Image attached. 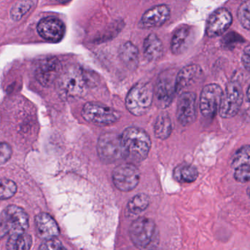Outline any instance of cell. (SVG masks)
I'll list each match as a JSON object with an SVG mask.
<instances>
[{"instance_id":"obj_1","label":"cell","mask_w":250,"mask_h":250,"mask_svg":"<svg viewBox=\"0 0 250 250\" xmlns=\"http://www.w3.org/2000/svg\"><path fill=\"white\" fill-rule=\"evenodd\" d=\"M124 159L130 162H141L147 158L151 147L147 133L137 127L126 128L121 135Z\"/></svg>"},{"instance_id":"obj_2","label":"cell","mask_w":250,"mask_h":250,"mask_svg":"<svg viewBox=\"0 0 250 250\" xmlns=\"http://www.w3.org/2000/svg\"><path fill=\"white\" fill-rule=\"evenodd\" d=\"M129 236L134 245L141 250L156 248L159 242L157 225L150 218L136 219L129 228Z\"/></svg>"},{"instance_id":"obj_3","label":"cell","mask_w":250,"mask_h":250,"mask_svg":"<svg viewBox=\"0 0 250 250\" xmlns=\"http://www.w3.org/2000/svg\"><path fill=\"white\" fill-rule=\"evenodd\" d=\"M57 80L60 95L65 99L80 97L85 93L87 81L80 67H68L60 74Z\"/></svg>"},{"instance_id":"obj_4","label":"cell","mask_w":250,"mask_h":250,"mask_svg":"<svg viewBox=\"0 0 250 250\" xmlns=\"http://www.w3.org/2000/svg\"><path fill=\"white\" fill-rule=\"evenodd\" d=\"M29 216L27 212L17 206H9L2 212L0 220V238L5 235L11 236L21 235L27 232Z\"/></svg>"},{"instance_id":"obj_5","label":"cell","mask_w":250,"mask_h":250,"mask_svg":"<svg viewBox=\"0 0 250 250\" xmlns=\"http://www.w3.org/2000/svg\"><path fill=\"white\" fill-rule=\"evenodd\" d=\"M154 98V88L150 83H138L128 92L125 106L135 116L145 115L151 106Z\"/></svg>"},{"instance_id":"obj_6","label":"cell","mask_w":250,"mask_h":250,"mask_svg":"<svg viewBox=\"0 0 250 250\" xmlns=\"http://www.w3.org/2000/svg\"><path fill=\"white\" fill-rule=\"evenodd\" d=\"M82 115L87 122L99 126L115 124L121 118V113L106 105L96 102H88L83 108Z\"/></svg>"},{"instance_id":"obj_7","label":"cell","mask_w":250,"mask_h":250,"mask_svg":"<svg viewBox=\"0 0 250 250\" xmlns=\"http://www.w3.org/2000/svg\"><path fill=\"white\" fill-rule=\"evenodd\" d=\"M244 100L242 87L238 81H231L222 93L219 115L223 118H231L239 112Z\"/></svg>"},{"instance_id":"obj_8","label":"cell","mask_w":250,"mask_h":250,"mask_svg":"<svg viewBox=\"0 0 250 250\" xmlns=\"http://www.w3.org/2000/svg\"><path fill=\"white\" fill-rule=\"evenodd\" d=\"M97 152L101 160L105 163H114L124 159L121 135L113 132L102 134L98 140Z\"/></svg>"},{"instance_id":"obj_9","label":"cell","mask_w":250,"mask_h":250,"mask_svg":"<svg viewBox=\"0 0 250 250\" xmlns=\"http://www.w3.org/2000/svg\"><path fill=\"white\" fill-rule=\"evenodd\" d=\"M176 75L175 70H169L162 73L158 78L154 88V96L159 107L167 108L172 103L176 93Z\"/></svg>"},{"instance_id":"obj_10","label":"cell","mask_w":250,"mask_h":250,"mask_svg":"<svg viewBox=\"0 0 250 250\" xmlns=\"http://www.w3.org/2000/svg\"><path fill=\"white\" fill-rule=\"evenodd\" d=\"M140 180V171L131 162L118 165L112 172L114 185L121 191H132L138 185Z\"/></svg>"},{"instance_id":"obj_11","label":"cell","mask_w":250,"mask_h":250,"mask_svg":"<svg viewBox=\"0 0 250 250\" xmlns=\"http://www.w3.org/2000/svg\"><path fill=\"white\" fill-rule=\"evenodd\" d=\"M223 90L216 84H207L200 94V110L205 118H212L216 115L220 106Z\"/></svg>"},{"instance_id":"obj_12","label":"cell","mask_w":250,"mask_h":250,"mask_svg":"<svg viewBox=\"0 0 250 250\" xmlns=\"http://www.w3.org/2000/svg\"><path fill=\"white\" fill-rule=\"evenodd\" d=\"M197 118V98L192 92L181 93L177 105V118L183 126H188Z\"/></svg>"},{"instance_id":"obj_13","label":"cell","mask_w":250,"mask_h":250,"mask_svg":"<svg viewBox=\"0 0 250 250\" xmlns=\"http://www.w3.org/2000/svg\"><path fill=\"white\" fill-rule=\"evenodd\" d=\"M41 37L47 42L58 43L63 39L65 27L62 21L54 17L42 19L37 26Z\"/></svg>"},{"instance_id":"obj_14","label":"cell","mask_w":250,"mask_h":250,"mask_svg":"<svg viewBox=\"0 0 250 250\" xmlns=\"http://www.w3.org/2000/svg\"><path fill=\"white\" fill-rule=\"evenodd\" d=\"M230 13L225 8L216 10L209 17L206 24V34L209 38H216L223 34L232 24Z\"/></svg>"},{"instance_id":"obj_15","label":"cell","mask_w":250,"mask_h":250,"mask_svg":"<svg viewBox=\"0 0 250 250\" xmlns=\"http://www.w3.org/2000/svg\"><path fill=\"white\" fill-rule=\"evenodd\" d=\"M170 8L159 5L147 10L140 20L139 27L143 29L155 28L163 25L170 17Z\"/></svg>"},{"instance_id":"obj_16","label":"cell","mask_w":250,"mask_h":250,"mask_svg":"<svg viewBox=\"0 0 250 250\" xmlns=\"http://www.w3.org/2000/svg\"><path fill=\"white\" fill-rule=\"evenodd\" d=\"M61 73L59 61L55 58L42 60L38 64L36 69L38 81L46 87L58 80Z\"/></svg>"},{"instance_id":"obj_17","label":"cell","mask_w":250,"mask_h":250,"mask_svg":"<svg viewBox=\"0 0 250 250\" xmlns=\"http://www.w3.org/2000/svg\"><path fill=\"white\" fill-rule=\"evenodd\" d=\"M36 230L43 239L56 238L59 235L60 229L56 221L47 213H41L36 217Z\"/></svg>"},{"instance_id":"obj_18","label":"cell","mask_w":250,"mask_h":250,"mask_svg":"<svg viewBox=\"0 0 250 250\" xmlns=\"http://www.w3.org/2000/svg\"><path fill=\"white\" fill-rule=\"evenodd\" d=\"M202 75H203V70L199 65L192 64V65L184 67L176 75V81H175L176 93H179L186 87L191 85Z\"/></svg>"},{"instance_id":"obj_19","label":"cell","mask_w":250,"mask_h":250,"mask_svg":"<svg viewBox=\"0 0 250 250\" xmlns=\"http://www.w3.org/2000/svg\"><path fill=\"white\" fill-rule=\"evenodd\" d=\"M192 30L188 26L184 25L178 28L174 33L171 41V51L174 55H181L189 46L191 42Z\"/></svg>"},{"instance_id":"obj_20","label":"cell","mask_w":250,"mask_h":250,"mask_svg":"<svg viewBox=\"0 0 250 250\" xmlns=\"http://www.w3.org/2000/svg\"><path fill=\"white\" fill-rule=\"evenodd\" d=\"M119 58L125 67L131 71H134L138 68L140 64V54L138 49L131 42L124 43L120 47Z\"/></svg>"},{"instance_id":"obj_21","label":"cell","mask_w":250,"mask_h":250,"mask_svg":"<svg viewBox=\"0 0 250 250\" xmlns=\"http://www.w3.org/2000/svg\"><path fill=\"white\" fill-rule=\"evenodd\" d=\"M144 56L150 62L156 61L162 57L163 53V44L162 41L156 34L149 35L144 42L143 45Z\"/></svg>"},{"instance_id":"obj_22","label":"cell","mask_w":250,"mask_h":250,"mask_svg":"<svg viewBox=\"0 0 250 250\" xmlns=\"http://www.w3.org/2000/svg\"><path fill=\"white\" fill-rule=\"evenodd\" d=\"M173 177L181 184H191L197 180L198 170L194 165L184 163L174 169Z\"/></svg>"},{"instance_id":"obj_23","label":"cell","mask_w":250,"mask_h":250,"mask_svg":"<svg viewBox=\"0 0 250 250\" xmlns=\"http://www.w3.org/2000/svg\"><path fill=\"white\" fill-rule=\"evenodd\" d=\"M172 123L166 112L161 113L156 118L154 125V134L159 140H167L172 134Z\"/></svg>"},{"instance_id":"obj_24","label":"cell","mask_w":250,"mask_h":250,"mask_svg":"<svg viewBox=\"0 0 250 250\" xmlns=\"http://www.w3.org/2000/svg\"><path fill=\"white\" fill-rule=\"evenodd\" d=\"M150 205V198L147 194L140 193L137 194L128 201L126 210L128 214L136 216L143 213Z\"/></svg>"},{"instance_id":"obj_25","label":"cell","mask_w":250,"mask_h":250,"mask_svg":"<svg viewBox=\"0 0 250 250\" xmlns=\"http://www.w3.org/2000/svg\"><path fill=\"white\" fill-rule=\"evenodd\" d=\"M33 244L32 236L27 232L15 236L9 237L7 248L13 250H28Z\"/></svg>"},{"instance_id":"obj_26","label":"cell","mask_w":250,"mask_h":250,"mask_svg":"<svg viewBox=\"0 0 250 250\" xmlns=\"http://www.w3.org/2000/svg\"><path fill=\"white\" fill-rule=\"evenodd\" d=\"M33 6V0H20L11 9V18L16 21L21 20Z\"/></svg>"},{"instance_id":"obj_27","label":"cell","mask_w":250,"mask_h":250,"mask_svg":"<svg viewBox=\"0 0 250 250\" xmlns=\"http://www.w3.org/2000/svg\"><path fill=\"white\" fill-rule=\"evenodd\" d=\"M17 192V186L14 181L0 178V200H8Z\"/></svg>"},{"instance_id":"obj_28","label":"cell","mask_w":250,"mask_h":250,"mask_svg":"<svg viewBox=\"0 0 250 250\" xmlns=\"http://www.w3.org/2000/svg\"><path fill=\"white\" fill-rule=\"evenodd\" d=\"M250 146H243L238 149L232 158L231 167L235 169L237 167L241 166L245 164H250Z\"/></svg>"},{"instance_id":"obj_29","label":"cell","mask_w":250,"mask_h":250,"mask_svg":"<svg viewBox=\"0 0 250 250\" xmlns=\"http://www.w3.org/2000/svg\"><path fill=\"white\" fill-rule=\"evenodd\" d=\"M250 0H246L238 11V18L241 26L247 30H250Z\"/></svg>"},{"instance_id":"obj_30","label":"cell","mask_w":250,"mask_h":250,"mask_svg":"<svg viewBox=\"0 0 250 250\" xmlns=\"http://www.w3.org/2000/svg\"><path fill=\"white\" fill-rule=\"evenodd\" d=\"M250 164H245L235 167L234 172L235 181L242 184L248 182L250 180Z\"/></svg>"},{"instance_id":"obj_31","label":"cell","mask_w":250,"mask_h":250,"mask_svg":"<svg viewBox=\"0 0 250 250\" xmlns=\"http://www.w3.org/2000/svg\"><path fill=\"white\" fill-rule=\"evenodd\" d=\"M40 250H65L62 242L56 238L46 239L40 247Z\"/></svg>"},{"instance_id":"obj_32","label":"cell","mask_w":250,"mask_h":250,"mask_svg":"<svg viewBox=\"0 0 250 250\" xmlns=\"http://www.w3.org/2000/svg\"><path fill=\"white\" fill-rule=\"evenodd\" d=\"M12 147L6 143H0V165L6 163L12 156Z\"/></svg>"},{"instance_id":"obj_33","label":"cell","mask_w":250,"mask_h":250,"mask_svg":"<svg viewBox=\"0 0 250 250\" xmlns=\"http://www.w3.org/2000/svg\"><path fill=\"white\" fill-rule=\"evenodd\" d=\"M241 61H242L243 65L244 68L247 71H250V46H247L244 49V52H243L242 58H241Z\"/></svg>"},{"instance_id":"obj_34","label":"cell","mask_w":250,"mask_h":250,"mask_svg":"<svg viewBox=\"0 0 250 250\" xmlns=\"http://www.w3.org/2000/svg\"><path fill=\"white\" fill-rule=\"evenodd\" d=\"M58 2H60V3L61 4H65L67 3V2H70L71 0H57Z\"/></svg>"},{"instance_id":"obj_35","label":"cell","mask_w":250,"mask_h":250,"mask_svg":"<svg viewBox=\"0 0 250 250\" xmlns=\"http://www.w3.org/2000/svg\"><path fill=\"white\" fill-rule=\"evenodd\" d=\"M247 101L250 100V87H247Z\"/></svg>"}]
</instances>
